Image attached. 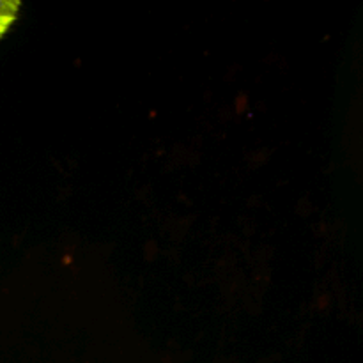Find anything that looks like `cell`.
<instances>
[{
	"label": "cell",
	"instance_id": "1",
	"mask_svg": "<svg viewBox=\"0 0 363 363\" xmlns=\"http://www.w3.org/2000/svg\"><path fill=\"white\" fill-rule=\"evenodd\" d=\"M18 9H20V2H14V0H0V38L14 23V20L18 16Z\"/></svg>",
	"mask_w": 363,
	"mask_h": 363
}]
</instances>
